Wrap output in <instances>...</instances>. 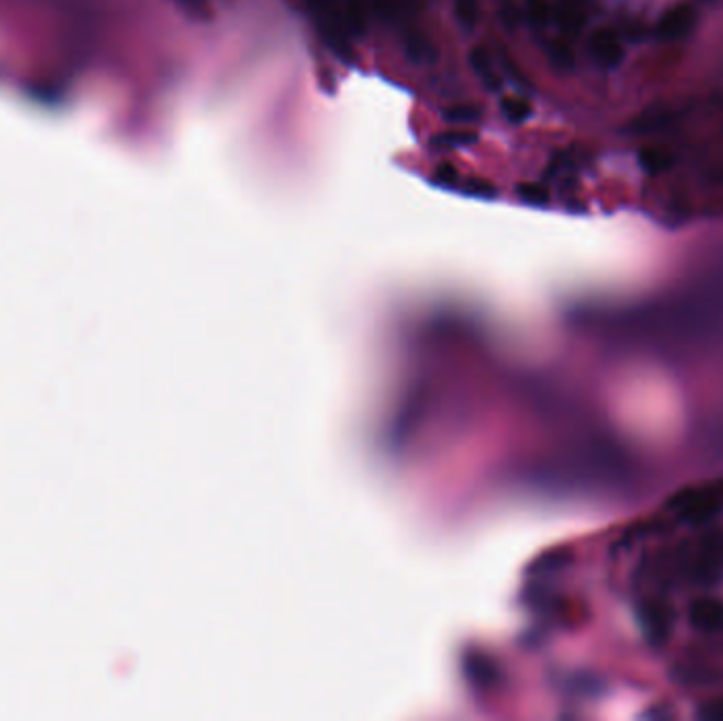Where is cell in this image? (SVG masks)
I'll return each instance as SVG.
<instances>
[{
    "instance_id": "cell-9",
    "label": "cell",
    "mask_w": 723,
    "mask_h": 721,
    "mask_svg": "<svg viewBox=\"0 0 723 721\" xmlns=\"http://www.w3.org/2000/svg\"><path fill=\"white\" fill-rule=\"evenodd\" d=\"M641 163L645 165L647 172H664L666 168H671V155L664 151H645L641 155Z\"/></svg>"
},
{
    "instance_id": "cell-1",
    "label": "cell",
    "mask_w": 723,
    "mask_h": 721,
    "mask_svg": "<svg viewBox=\"0 0 723 721\" xmlns=\"http://www.w3.org/2000/svg\"><path fill=\"white\" fill-rule=\"evenodd\" d=\"M677 519L688 525H702L711 521L723 506V495L715 489L688 491L675 499Z\"/></svg>"
},
{
    "instance_id": "cell-2",
    "label": "cell",
    "mask_w": 723,
    "mask_h": 721,
    "mask_svg": "<svg viewBox=\"0 0 723 721\" xmlns=\"http://www.w3.org/2000/svg\"><path fill=\"white\" fill-rule=\"evenodd\" d=\"M641 631L654 645L669 641L673 631V609L664 599H645L639 607Z\"/></svg>"
},
{
    "instance_id": "cell-3",
    "label": "cell",
    "mask_w": 723,
    "mask_h": 721,
    "mask_svg": "<svg viewBox=\"0 0 723 721\" xmlns=\"http://www.w3.org/2000/svg\"><path fill=\"white\" fill-rule=\"evenodd\" d=\"M690 624L700 633L723 631V601L717 597H700L690 605Z\"/></svg>"
},
{
    "instance_id": "cell-6",
    "label": "cell",
    "mask_w": 723,
    "mask_h": 721,
    "mask_svg": "<svg viewBox=\"0 0 723 721\" xmlns=\"http://www.w3.org/2000/svg\"><path fill=\"white\" fill-rule=\"evenodd\" d=\"M470 66L474 70V75L480 79V83L485 85L487 89L495 91L499 89V85H502V79H499L497 70L493 66V60L487 49L482 47H474L472 53H470Z\"/></svg>"
},
{
    "instance_id": "cell-14",
    "label": "cell",
    "mask_w": 723,
    "mask_h": 721,
    "mask_svg": "<svg viewBox=\"0 0 723 721\" xmlns=\"http://www.w3.org/2000/svg\"><path fill=\"white\" fill-rule=\"evenodd\" d=\"M527 11L535 26H544L548 22V3L546 0H527Z\"/></svg>"
},
{
    "instance_id": "cell-11",
    "label": "cell",
    "mask_w": 723,
    "mask_h": 721,
    "mask_svg": "<svg viewBox=\"0 0 723 721\" xmlns=\"http://www.w3.org/2000/svg\"><path fill=\"white\" fill-rule=\"evenodd\" d=\"M518 197L525 203H531V206H544L548 201V191L544 187H537V184H523V187L518 189Z\"/></svg>"
},
{
    "instance_id": "cell-12",
    "label": "cell",
    "mask_w": 723,
    "mask_h": 721,
    "mask_svg": "<svg viewBox=\"0 0 723 721\" xmlns=\"http://www.w3.org/2000/svg\"><path fill=\"white\" fill-rule=\"evenodd\" d=\"M444 117H447L451 123H470L478 119V110L472 106H453L444 113Z\"/></svg>"
},
{
    "instance_id": "cell-13",
    "label": "cell",
    "mask_w": 723,
    "mask_h": 721,
    "mask_svg": "<svg viewBox=\"0 0 723 721\" xmlns=\"http://www.w3.org/2000/svg\"><path fill=\"white\" fill-rule=\"evenodd\" d=\"M550 60L559 68H569L573 64L571 49L565 43H552L550 45Z\"/></svg>"
},
{
    "instance_id": "cell-7",
    "label": "cell",
    "mask_w": 723,
    "mask_h": 721,
    "mask_svg": "<svg viewBox=\"0 0 723 721\" xmlns=\"http://www.w3.org/2000/svg\"><path fill=\"white\" fill-rule=\"evenodd\" d=\"M455 15L463 28H476L478 17H480V7L478 0H455Z\"/></svg>"
},
{
    "instance_id": "cell-16",
    "label": "cell",
    "mask_w": 723,
    "mask_h": 721,
    "mask_svg": "<svg viewBox=\"0 0 723 721\" xmlns=\"http://www.w3.org/2000/svg\"><path fill=\"white\" fill-rule=\"evenodd\" d=\"M700 715L707 717V719H723V698H717V700L709 702V705L702 709Z\"/></svg>"
},
{
    "instance_id": "cell-4",
    "label": "cell",
    "mask_w": 723,
    "mask_h": 721,
    "mask_svg": "<svg viewBox=\"0 0 723 721\" xmlns=\"http://www.w3.org/2000/svg\"><path fill=\"white\" fill-rule=\"evenodd\" d=\"M694 24H696L694 9L688 5H679L669 13H664V17L658 22L656 32L662 41H681L694 30Z\"/></svg>"
},
{
    "instance_id": "cell-10",
    "label": "cell",
    "mask_w": 723,
    "mask_h": 721,
    "mask_svg": "<svg viewBox=\"0 0 723 721\" xmlns=\"http://www.w3.org/2000/svg\"><path fill=\"white\" fill-rule=\"evenodd\" d=\"M497 13H499V20H502V24L506 28H516L518 22H521V9L516 7L514 0H497Z\"/></svg>"
},
{
    "instance_id": "cell-15",
    "label": "cell",
    "mask_w": 723,
    "mask_h": 721,
    "mask_svg": "<svg viewBox=\"0 0 723 721\" xmlns=\"http://www.w3.org/2000/svg\"><path fill=\"white\" fill-rule=\"evenodd\" d=\"M436 182L442 184V187H453V184H457V172L451 165H442L436 174Z\"/></svg>"
},
{
    "instance_id": "cell-8",
    "label": "cell",
    "mask_w": 723,
    "mask_h": 721,
    "mask_svg": "<svg viewBox=\"0 0 723 721\" xmlns=\"http://www.w3.org/2000/svg\"><path fill=\"white\" fill-rule=\"evenodd\" d=\"M502 110L504 115L512 121V123H523L529 115H531V106L525 100H516V98H506L502 102Z\"/></svg>"
},
{
    "instance_id": "cell-5",
    "label": "cell",
    "mask_w": 723,
    "mask_h": 721,
    "mask_svg": "<svg viewBox=\"0 0 723 721\" xmlns=\"http://www.w3.org/2000/svg\"><path fill=\"white\" fill-rule=\"evenodd\" d=\"M590 53H592V58H595V62L599 66L611 68V66L620 64L624 49H622L618 34L614 30H605L603 28V30H597L595 34H592Z\"/></svg>"
}]
</instances>
